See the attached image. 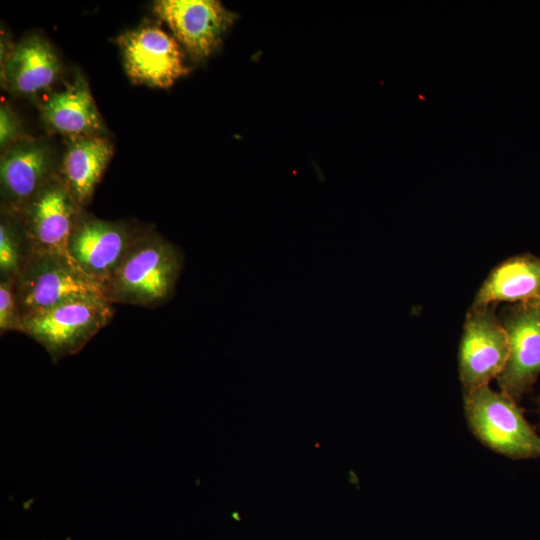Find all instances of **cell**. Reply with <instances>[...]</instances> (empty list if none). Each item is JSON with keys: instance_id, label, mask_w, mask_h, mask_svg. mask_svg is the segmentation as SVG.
Wrapping results in <instances>:
<instances>
[{"instance_id": "obj_1", "label": "cell", "mask_w": 540, "mask_h": 540, "mask_svg": "<svg viewBox=\"0 0 540 540\" xmlns=\"http://www.w3.org/2000/svg\"><path fill=\"white\" fill-rule=\"evenodd\" d=\"M182 264L175 245L154 231L142 230L103 285L104 295L111 303L161 305L173 296Z\"/></svg>"}, {"instance_id": "obj_2", "label": "cell", "mask_w": 540, "mask_h": 540, "mask_svg": "<svg viewBox=\"0 0 540 540\" xmlns=\"http://www.w3.org/2000/svg\"><path fill=\"white\" fill-rule=\"evenodd\" d=\"M104 295L73 298L22 318L23 333L37 341L53 361L78 353L113 317Z\"/></svg>"}, {"instance_id": "obj_3", "label": "cell", "mask_w": 540, "mask_h": 540, "mask_svg": "<svg viewBox=\"0 0 540 540\" xmlns=\"http://www.w3.org/2000/svg\"><path fill=\"white\" fill-rule=\"evenodd\" d=\"M464 413L472 433L493 451L513 459L540 457V436L502 392L484 386L464 393Z\"/></svg>"}, {"instance_id": "obj_4", "label": "cell", "mask_w": 540, "mask_h": 540, "mask_svg": "<svg viewBox=\"0 0 540 540\" xmlns=\"http://www.w3.org/2000/svg\"><path fill=\"white\" fill-rule=\"evenodd\" d=\"M14 291L22 318L73 298L104 295L70 257L31 253L14 279Z\"/></svg>"}, {"instance_id": "obj_5", "label": "cell", "mask_w": 540, "mask_h": 540, "mask_svg": "<svg viewBox=\"0 0 540 540\" xmlns=\"http://www.w3.org/2000/svg\"><path fill=\"white\" fill-rule=\"evenodd\" d=\"M80 209L61 175L52 177L13 214L21 226L29 253L69 257L68 241Z\"/></svg>"}, {"instance_id": "obj_6", "label": "cell", "mask_w": 540, "mask_h": 540, "mask_svg": "<svg viewBox=\"0 0 540 540\" xmlns=\"http://www.w3.org/2000/svg\"><path fill=\"white\" fill-rule=\"evenodd\" d=\"M141 231L125 222L100 219L80 209L67 252L72 262L103 288Z\"/></svg>"}, {"instance_id": "obj_7", "label": "cell", "mask_w": 540, "mask_h": 540, "mask_svg": "<svg viewBox=\"0 0 540 540\" xmlns=\"http://www.w3.org/2000/svg\"><path fill=\"white\" fill-rule=\"evenodd\" d=\"M508 355V336L492 307L471 308L464 322L458 354L464 393L488 386L492 379H497Z\"/></svg>"}, {"instance_id": "obj_8", "label": "cell", "mask_w": 540, "mask_h": 540, "mask_svg": "<svg viewBox=\"0 0 540 540\" xmlns=\"http://www.w3.org/2000/svg\"><path fill=\"white\" fill-rule=\"evenodd\" d=\"M118 44L125 71L136 84L166 89L190 71L178 41L156 25L127 31Z\"/></svg>"}, {"instance_id": "obj_9", "label": "cell", "mask_w": 540, "mask_h": 540, "mask_svg": "<svg viewBox=\"0 0 540 540\" xmlns=\"http://www.w3.org/2000/svg\"><path fill=\"white\" fill-rule=\"evenodd\" d=\"M153 12L195 61L206 59L220 46L237 18L216 0H159Z\"/></svg>"}, {"instance_id": "obj_10", "label": "cell", "mask_w": 540, "mask_h": 540, "mask_svg": "<svg viewBox=\"0 0 540 540\" xmlns=\"http://www.w3.org/2000/svg\"><path fill=\"white\" fill-rule=\"evenodd\" d=\"M500 321L508 336L509 355L497 381L500 392L517 402L540 374V299L508 309Z\"/></svg>"}, {"instance_id": "obj_11", "label": "cell", "mask_w": 540, "mask_h": 540, "mask_svg": "<svg viewBox=\"0 0 540 540\" xmlns=\"http://www.w3.org/2000/svg\"><path fill=\"white\" fill-rule=\"evenodd\" d=\"M56 174L52 148L43 140L21 137L1 156L2 207L17 214Z\"/></svg>"}, {"instance_id": "obj_12", "label": "cell", "mask_w": 540, "mask_h": 540, "mask_svg": "<svg viewBox=\"0 0 540 540\" xmlns=\"http://www.w3.org/2000/svg\"><path fill=\"white\" fill-rule=\"evenodd\" d=\"M1 79L11 92L35 95L58 78L60 61L50 43L38 35L24 38L1 66Z\"/></svg>"}, {"instance_id": "obj_13", "label": "cell", "mask_w": 540, "mask_h": 540, "mask_svg": "<svg viewBox=\"0 0 540 540\" xmlns=\"http://www.w3.org/2000/svg\"><path fill=\"white\" fill-rule=\"evenodd\" d=\"M39 109L45 124L68 139L100 135L104 131L103 121L82 76L47 97Z\"/></svg>"}, {"instance_id": "obj_14", "label": "cell", "mask_w": 540, "mask_h": 540, "mask_svg": "<svg viewBox=\"0 0 540 540\" xmlns=\"http://www.w3.org/2000/svg\"><path fill=\"white\" fill-rule=\"evenodd\" d=\"M540 299V258L520 255L504 260L486 277L477 291L472 309L500 302Z\"/></svg>"}, {"instance_id": "obj_15", "label": "cell", "mask_w": 540, "mask_h": 540, "mask_svg": "<svg viewBox=\"0 0 540 540\" xmlns=\"http://www.w3.org/2000/svg\"><path fill=\"white\" fill-rule=\"evenodd\" d=\"M112 155V143L101 135L69 139L60 175L80 208L90 202Z\"/></svg>"}, {"instance_id": "obj_16", "label": "cell", "mask_w": 540, "mask_h": 540, "mask_svg": "<svg viewBox=\"0 0 540 540\" xmlns=\"http://www.w3.org/2000/svg\"><path fill=\"white\" fill-rule=\"evenodd\" d=\"M29 254L15 215L2 212L0 222V278L14 280Z\"/></svg>"}, {"instance_id": "obj_17", "label": "cell", "mask_w": 540, "mask_h": 540, "mask_svg": "<svg viewBox=\"0 0 540 540\" xmlns=\"http://www.w3.org/2000/svg\"><path fill=\"white\" fill-rule=\"evenodd\" d=\"M0 331L23 333L22 316L18 308L14 280L0 278Z\"/></svg>"}, {"instance_id": "obj_18", "label": "cell", "mask_w": 540, "mask_h": 540, "mask_svg": "<svg viewBox=\"0 0 540 540\" xmlns=\"http://www.w3.org/2000/svg\"><path fill=\"white\" fill-rule=\"evenodd\" d=\"M21 121L19 116L6 104L0 108V147L6 150L21 138Z\"/></svg>"}]
</instances>
